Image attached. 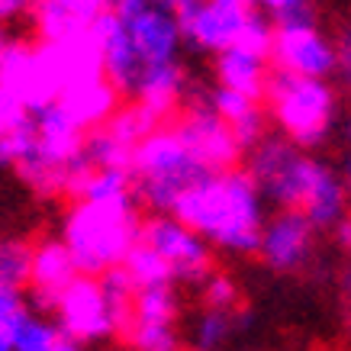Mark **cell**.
Returning <instances> with one entry per match:
<instances>
[{"mask_svg": "<svg viewBox=\"0 0 351 351\" xmlns=\"http://www.w3.org/2000/svg\"><path fill=\"white\" fill-rule=\"evenodd\" d=\"M171 216L193 229L210 248L229 255H255L267 210L252 174L245 168H229L187 187Z\"/></svg>", "mask_w": 351, "mask_h": 351, "instance_id": "cell-2", "label": "cell"}, {"mask_svg": "<svg viewBox=\"0 0 351 351\" xmlns=\"http://www.w3.org/2000/svg\"><path fill=\"white\" fill-rule=\"evenodd\" d=\"M7 43H10V39H7V32H3V26H0V52L7 49Z\"/></svg>", "mask_w": 351, "mask_h": 351, "instance_id": "cell-40", "label": "cell"}, {"mask_svg": "<svg viewBox=\"0 0 351 351\" xmlns=\"http://www.w3.org/2000/svg\"><path fill=\"white\" fill-rule=\"evenodd\" d=\"M178 293L174 287L136 290L132 316H129L123 339L136 351H178Z\"/></svg>", "mask_w": 351, "mask_h": 351, "instance_id": "cell-12", "label": "cell"}, {"mask_svg": "<svg viewBox=\"0 0 351 351\" xmlns=\"http://www.w3.org/2000/svg\"><path fill=\"white\" fill-rule=\"evenodd\" d=\"M213 75L216 87H226V90L252 97V100H265L267 81L274 75V68L261 55H252L245 49H226V52L213 55Z\"/></svg>", "mask_w": 351, "mask_h": 351, "instance_id": "cell-21", "label": "cell"}, {"mask_svg": "<svg viewBox=\"0 0 351 351\" xmlns=\"http://www.w3.org/2000/svg\"><path fill=\"white\" fill-rule=\"evenodd\" d=\"M132 191L155 213H171L187 187L206 178V171L197 165L191 149L184 145L174 123H161L155 132L142 138L132 152Z\"/></svg>", "mask_w": 351, "mask_h": 351, "instance_id": "cell-5", "label": "cell"}, {"mask_svg": "<svg viewBox=\"0 0 351 351\" xmlns=\"http://www.w3.org/2000/svg\"><path fill=\"white\" fill-rule=\"evenodd\" d=\"M158 126H161V119L155 117V113H149V110L138 107V104H126V107H119L117 113L110 117V123L104 129H107L113 138H119L123 145L136 149L138 142L149 136V132H155Z\"/></svg>", "mask_w": 351, "mask_h": 351, "instance_id": "cell-26", "label": "cell"}, {"mask_svg": "<svg viewBox=\"0 0 351 351\" xmlns=\"http://www.w3.org/2000/svg\"><path fill=\"white\" fill-rule=\"evenodd\" d=\"M126 32L145 68L181 62L184 36H181L178 20L171 13L158 10V7H149V10H142L138 16L126 20Z\"/></svg>", "mask_w": 351, "mask_h": 351, "instance_id": "cell-18", "label": "cell"}, {"mask_svg": "<svg viewBox=\"0 0 351 351\" xmlns=\"http://www.w3.org/2000/svg\"><path fill=\"white\" fill-rule=\"evenodd\" d=\"M252 13L255 7L235 0H197V7L181 20V36L193 49L219 55L239 43Z\"/></svg>", "mask_w": 351, "mask_h": 351, "instance_id": "cell-13", "label": "cell"}, {"mask_svg": "<svg viewBox=\"0 0 351 351\" xmlns=\"http://www.w3.org/2000/svg\"><path fill=\"white\" fill-rule=\"evenodd\" d=\"M94 36H97V45H100V55H104V77L117 87L119 97L123 94L132 97L145 64H142L136 45L129 39L126 23L119 20L117 13H107V16L97 20Z\"/></svg>", "mask_w": 351, "mask_h": 351, "instance_id": "cell-14", "label": "cell"}, {"mask_svg": "<svg viewBox=\"0 0 351 351\" xmlns=\"http://www.w3.org/2000/svg\"><path fill=\"white\" fill-rule=\"evenodd\" d=\"M335 43V75L345 81V87H351V20L339 29Z\"/></svg>", "mask_w": 351, "mask_h": 351, "instance_id": "cell-33", "label": "cell"}, {"mask_svg": "<svg viewBox=\"0 0 351 351\" xmlns=\"http://www.w3.org/2000/svg\"><path fill=\"white\" fill-rule=\"evenodd\" d=\"M261 104L267 119L277 126V136L300 152L319 149L339 126V90L332 81L274 71Z\"/></svg>", "mask_w": 351, "mask_h": 351, "instance_id": "cell-4", "label": "cell"}, {"mask_svg": "<svg viewBox=\"0 0 351 351\" xmlns=\"http://www.w3.org/2000/svg\"><path fill=\"white\" fill-rule=\"evenodd\" d=\"M110 13V0H36L32 20L43 43H62L84 36Z\"/></svg>", "mask_w": 351, "mask_h": 351, "instance_id": "cell-17", "label": "cell"}, {"mask_svg": "<svg viewBox=\"0 0 351 351\" xmlns=\"http://www.w3.org/2000/svg\"><path fill=\"white\" fill-rule=\"evenodd\" d=\"M0 351H13V339L3 335V332H0Z\"/></svg>", "mask_w": 351, "mask_h": 351, "instance_id": "cell-39", "label": "cell"}, {"mask_svg": "<svg viewBox=\"0 0 351 351\" xmlns=\"http://www.w3.org/2000/svg\"><path fill=\"white\" fill-rule=\"evenodd\" d=\"M32 123V113L23 107L20 100L13 94H7L3 87H0V138L13 136V132H20L23 126H29Z\"/></svg>", "mask_w": 351, "mask_h": 351, "instance_id": "cell-32", "label": "cell"}, {"mask_svg": "<svg viewBox=\"0 0 351 351\" xmlns=\"http://www.w3.org/2000/svg\"><path fill=\"white\" fill-rule=\"evenodd\" d=\"M142 216L136 200L71 203L64 216L62 242L75 258L77 274L100 277L123 267L126 255L138 245Z\"/></svg>", "mask_w": 351, "mask_h": 351, "instance_id": "cell-3", "label": "cell"}, {"mask_svg": "<svg viewBox=\"0 0 351 351\" xmlns=\"http://www.w3.org/2000/svg\"><path fill=\"white\" fill-rule=\"evenodd\" d=\"M316 252V229L293 210H277L265 219L261 239L255 255L265 261V267L277 274H297L313 261Z\"/></svg>", "mask_w": 351, "mask_h": 351, "instance_id": "cell-11", "label": "cell"}, {"mask_svg": "<svg viewBox=\"0 0 351 351\" xmlns=\"http://www.w3.org/2000/svg\"><path fill=\"white\" fill-rule=\"evenodd\" d=\"M0 87L16 97L29 113L52 107L62 94L39 45L23 43V39L7 43V49L0 52Z\"/></svg>", "mask_w": 351, "mask_h": 351, "instance_id": "cell-9", "label": "cell"}, {"mask_svg": "<svg viewBox=\"0 0 351 351\" xmlns=\"http://www.w3.org/2000/svg\"><path fill=\"white\" fill-rule=\"evenodd\" d=\"M348 138H351V117H348Z\"/></svg>", "mask_w": 351, "mask_h": 351, "instance_id": "cell-42", "label": "cell"}, {"mask_svg": "<svg viewBox=\"0 0 351 351\" xmlns=\"http://www.w3.org/2000/svg\"><path fill=\"white\" fill-rule=\"evenodd\" d=\"M339 178H341V187H345V193H348V200H351V155H345V161H341Z\"/></svg>", "mask_w": 351, "mask_h": 351, "instance_id": "cell-36", "label": "cell"}, {"mask_svg": "<svg viewBox=\"0 0 351 351\" xmlns=\"http://www.w3.org/2000/svg\"><path fill=\"white\" fill-rule=\"evenodd\" d=\"M252 7H255L265 20L274 23V26L316 20V7H313V0H252Z\"/></svg>", "mask_w": 351, "mask_h": 351, "instance_id": "cell-28", "label": "cell"}, {"mask_svg": "<svg viewBox=\"0 0 351 351\" xmlns=\"http://www.w3.org/2000/svg\"><path fill=\"white\" fill-rule=\"evenodd\" d=\"M39 52H43L62 94L75 84L104 77V55H100L94 29L84 32V36H75V39H62V43H39Z\"/></svg>", "mask_w": 351, "mask_h": 351, "instance_id": "cell-15", "label": "cell"}, {"mask_svg": "<svg viewBox=\"0 0 351 351\" xmlns=\"http://www.w3.org/2000/svg\"><path fill=\"white\" fill-rule=\"evenodd\" d=\"M271 43H274V23L265 20V16L255 10L252 16H248L242 36H239V43H235L232 49H245V52L261 55V58L271 62Z\"/></svg>", "mask_w": 351, "mask_h": 351, "instance_id": "cell-30", "label": "cell"}, {"mask_svg": "<svg viewBox=\"0 0 351 351\" xmlns=\"http://www.w3.org/2000/svg\"><path fill=\"white\" fill-rule=\"evenodd\" d=\"M271 68L280 75L329 81L335 75V43H332V36L319 29L316 20L274 26Z\"/></svg>", "mask_w": 351, "mask_h": 351, "instance_id": "cell-7", "label": "cell"}, {"mask_svg": "<svg viewBox=\"0 0 351 351\" xmlns=\"http://www.w3.org/2000/svg\"><path fill=\"white\" fill-rule=\"evenodd\" d=\"M239 313H223V309H203L197 326H193V348L197 351H223L226 341L235 335V329L242 326Z\"/></svg>", "mask_w": 351, "mask_h": 351, "instance_id": "cell-25", "label": "cell"}, {"mask_svg": "<svg viewBox=\"0 0 351 351\" xmlns=\"http://www.w3.org/2000/svg\"><path fill=\"white\" fill-rule=\"evenodd\" d=\"M235 3H248V7H252V0H235Z\"/></svg>", "mask_w": 351, "mask_h": 351, "instance_id": "cell-41", "label": "cell"}, {"mask_svg": "<svg viewBox=\"0 0 351 351\" xmlns=\"http://www.w3.org/2000/svg\"><path fill=\"white\" fill-rule=\"evenodd\" d=\"M206 104L213 110L216 117L223 119L226 126L235 132L242 152L255 149L258 142L267 136V113L261 107V100H252V97H242V94H232L226 87H213L206 94Z\"/></svg>", "mask_w": 351, "mask_h": 351, "instance_id": "cell-22", "label": "cell"}, {"mask_svg": "<svg viewBox=\"0 0 351 351\" xmlns=\"http://www.w3.org/2000/svg\"><path fill=\"white\" fill-rule=\"evenodd\" d=\"M184 90H187V75H184L181 62L155 64V68L142 71V77H138V84H136V94H132V104L155 113L161 123H168L171 113L181 107Z\"/></svg>", "mask_w": 351, "mask_h": 351, "instance_id": "cell-23", "label": "cell"}, {"mask_svg": "<svg viewBox=\"0 0 351 351\" xmlns=\"http://www.w3.org/2000/svg\"><path fill=\"white\" fill-rule=\"evenodd\" d=\"M174 129L181 132L184 145L191 149V155L197 158L206 174H216V171H229L239 168V158H242V145L223 119L216 117L206 100H197L184 110Z\"/></svg>", "mask_w": 351, "mask_h": 351, "instance_id": "cell-8", "label": "cell"}, {"mask_svg": "<svg viewBox=\"0 0 351 351\" xmlns=\"http://www.w3.org/2000/svg\"><path fill=\"white\" fill-rule=\"evenodd\" d=\"M36 0H0V23L3 20H16L23 13H32Z\"/></svg>", "mask_w": 351, "mask_h": 351, "instance_id": "cell-35", "label": "cell"}, {"mask_svg": "<svg viewBox=\"0 0 351 351\" xmlns=\"http://www.w3.org/2000/svg\"><path fill=\"white\" fill-rule=\"evenodd\" d=\"M32 119H36V149H32L29 158H39L52 168H62L71 174L75 161L84 155L87 132L77 129L58 104L32 113Z\"/></svg>", "mask_w": 351, "mask_h": 351, "instance_id": "cell-16", "label": "cell"}, {"mask_svg": "<svg viewBox=\"0 0 351 351\" xmlns=\"http://www.w3.org/2000/svg\"><path fill=\"white\" fill-rule=\"evenodd\" d=\"M152 7H158V10L171 13V16L178 20V26H181L184 16H187L193 7H197V0H152Z\"/></svg>", "mask_w": 351, "mask_h": 351, "instance_id": "cell-34", "label": "cell"}, {"mask_svg": "<svg viewBox=\"0 0 351 351\" xmlns=\"http://www.w3.org/2000/svg\"><path fill=\"white\" fill-rule=\"evenodd\" d=\"M55 104L68 113V119H71L77 129L94 132V129L107 126L110 117L119 110V90L110 84L107 77H94V81L68 87Z\"/></svg>", "mask_w": 351, "mask_h": 351, "instance_id": "cell-20", "label": "cell"}, {"mask_svg": "<svg viewBox=\"0 0 351 351\" xmlns=\"http://www.w3.org/2000/svg\"><path fill=\"white\" fill-rule=\"evenodd\" d=\"M77 267L71 252L64 248L62 239H45V242L36 245L32 252V277H29V287H32V303L39 309H52L62 297L68 284L75 280Z\"/></svg>", "mask_w": 351, "mask_h": 351, "instance_id": "cell-19", "label": "cell"}, {"mask_svg": "<svg viewBox=\"0 0 351 351\" xmlns=\"http://www.w3.org/2000/svg\"><path fill=\"white\" fill-rule=\"evenodd\" d=\"M248 174L258 184L261 197L277 203V210H293L316 232L339 229L348 219V193L341 187L339 168L322 158L300 152L280 136H265L248 149Z\"/></svg>", "mask_w": 351, "mask_h": 351, "instance_id": "cell-1", "label": "cell"}, {"mask_svg": "<svg viewBox=\"0 0 351 351\" xmlns=\"http://www.w3.org/2000/svg\"><path fill=\"white\" fill-rule=\"evenodd\" d=\"M200 297H203V309L232 313L239 306V287H235V280L226 274H216V271L200 284Z\"/></svg>", "mask_w": 351, "mask_h": 351, "instance_id": "cell-31", "label": "cell"}, {"mask_svg": "<svg viewBox=\"0 0 351 351\" xmlns=\"http://www.w3.org/2000/svg\"><path fill=\"white\" fill-rule=\"evenodd\" d=\"M58 335H62L58 326H52V322H45V319H36V316H26L23 326L16 329L13 351H52Z\"/></svg>", "mask_w": 351, "mask_h": 351, "instance_id": "cell-29", "label": "cell"}, {"mask_svg": "<svg viewBox=\"0 0 351 351\" xmlns=\"http://www.w3.org/2000/svg\"><path fill=\"white\" fill-rule=\"evenodd\" d=\"M339 235H341V242L348 245V255H351V216L339 226ZM348 290H351V274H348Z\"/></svg>", "mask_w": 351, "mask_h": 351, "instance_id": "cell-38", "label": "cell"}, {"mask_svg": "<svg viewBox=\"0 0 351 351\" xmlns=\"http://www.w3.org/2000/svg\"><path fill=\"white\" fill-rule=\"evenodd\" d=\"M55 313H58V329L81 345L117 335V322H113L110 303L97 277H75L68 290L58 297Z\"/></svg>", "mask_w": 351, "mask_h": 351, "instance_id": "cell-10", "label": "cell"}, {"mask_svg": "<svg viewBox=\"0 0 351 351\" xmlns=\"http://www.w3.org/2000/svg\"><path fill=\"white\" fill-rule=\"evenodd\" d=\"M123 271H126V277L132 280V287L136 290H149V287H171L174 284V277H171L168 265L161 261L155 252H152L149 245L138 242L132 252L126 255V261H123Z\"/></svg>", "mask_w": 351, "mask_h": 351, "instance_id": "cell-24", "label": "cell"}, {"mask_svg": "<svg viewBox=\"0 0 351 351\" xmlns=\"http://www.w3.org/2000/svg\"><path fill=\"white\" fill-rule=\"evenodd\" d=\"M52 351H81V341H75L71 335H58V341H55V348Z\"/></svg>", "mask_w": 351, "mask_h": 351, "instance_id": "cell-37", "label": "cell"}, {"mask_svg": "<svg viewBox=\"0 0 351 351\" xmlns=\"http://www.w3.org/2000/svg\"><path fill=\"white\" fill-rule=\"evenodd\" d=\"M32 252L36 245L26 239H0V280L20 290L32 277Z\"/></svg>", "mask_w": 351, "mask_h": 351, "instance_id": "cell-27", "label": "cell"}, {"mask_svg": "<svg viewBox=\"0 0 351 351\" xmlns=\"http://www.w3.org/2000/svg\"><path fill=\"white\" fill-rule=\"evenodd\" d=\"M138 242L149 245L152 252L168 265L174 280L203 284L213 274V248L171 213H155L149 219H142Z\"/></svg>", "mask_w": 351, "mask_h": 351, "instance_id": "cell-6", "label": "cell"}]
</instances>
